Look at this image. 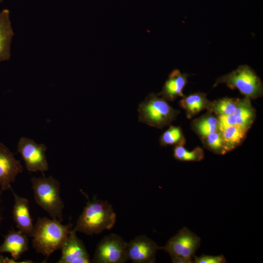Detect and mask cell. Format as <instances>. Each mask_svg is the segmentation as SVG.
Returning <instances> with one entry per match:
<instances>
[{
  "label": "cell",
  "mask_w": 263,
  "mask_h": 263,
  "mask_svg": "<svg viewBox=\"0 0 263 263\" xmlns=\"http://www.w3.org/2000/svg\"><path fill=\"white\" fill-rule=\"evenodd\" d=\"M28 249V236L20 230H11L4 237L0 245V254L9 253L15 261Z\"/></svg>",
  "instance_id": "5bb4252c"
},
{
  "label": "cell",
  "mask_w": 263,
  "mask_h": 263,
  "mask_svg": "<svg viewBox=\"0 0 263 263\" xmlns=\"http://www.w3.org/2000/svg\"><path fill=\"white\" fill-rule=\"evenodd\" d=\"M36 203L52 218L60 222L63 221L64 204L60 196V183L50 176L32 177L31 179Z\"/></svg>",
  "instance_id": "3957f363"
},
{
  "label": "cell",
  "mask_w": 263,
  "mask_h": 263,
  "mask_svg": "<svg viewBox=\"0 0 263 263\" xmlns=\"http://www.w3.org/2000/svg\"><path fill=\"white\" fill-rule=\"evenodd\" d=\"M175 159L183 161H200L204 159V153L200 147H196L191 151L186 150L184 145L175 146L173 149Z\"/></svg>",
  "instance_id": "603a6c76"
},
{
  "label": "cell",
  "mask_w": 263,
  "mask_h": 263,
  "mask_svg": "<svg viewBox=\"0 0 263 263\" xmlns=\"http://www.w3.org/2000/svg\"><path fill=\"white\" fill-rule=\"evenodd\" d=\"M200 243L199 237L184 227L161 246V250L169 255L172 263H191Z\"/></svg>",
  "instance_id": "8992f818"
},
{
  "label": "cell",
  "mask_w": 263,
  "mask_h": 263,
  "mask_svg": "<svg viewBox=\"0 0 263 263\" xmlns=\"http://www.w3.org/2000/svg\"><path fill=\"white\" fill-rule=\"evenodd\" d=\"M193 263H225L226 260L223 255H207L203 254L200 256H194Z\"/></svg>",
  "instance_id": "cb8c5ba5"
},
{
  "label": "cell",
  "mask_w": 263,
  "mask_h": 263,
  "mask_svg": "<svg viewBox=\"0 0 263 263\" xmlns=\"http://www.w3.org/2000/svg\"><path fill=\"white\" fill-rule=\"evenodd\" d=\"M116 215L107 201L94 199L86 203L73 230L88 235L98 234L113 227Z\"/></svg>",
  "instance_id": "6da1fadb"
},
{
  "label": "cell",
  "mask_w": 263,
  "mask_h": 263,
  "mask_svg": "<svg viewBox=\"0 0 263 263\" xmlns=\"http://www.w3.org/2000/svg\"><path fill=\"white\" fill-rule=\"evenodd\" d=\"M159 142L162 146L184 145L185 139L180 127L171 125L162 133Z\"/></svg>",
  "instance_id": "44dd1931"
},
{
  "label": "cell",
  "mask_w": 263,
  "mask_h": 263,
  "mask_svg": "<svg viewBox=\"0 0 263 263\" xmlns=\"http://www.w3.org/2000/svg\"><path fill=\"white\" fill-rule=\"evenodd\" d=\"M211 102L206 94L198 92L184 96L180 101L179 105L186 111L187 116L191 118L201 111L208 109Z\"/></svg>",
  "instance_id": "2e32d148"
},
{
  "label": "cell",
  "mask_w": 263,
  "mask_h": 263,
  "mask_svg": "<svg viewBox=\"0 0 263 263\" xmlns=\"http://www.w3.org/2000/svg\"><path fill=\"white\" fill-rule=\"evenodd\" d=\"M14 35L10 12L4 9L0 12V62L10 59V46Z\"/></svg>",
  "instance_id": "9a60e30c"
},
{
  "label": "cell",
  "mask_w": 263,
  "mask_h": 263,
  "mask_svg": "<svg viewBox=\"0 0 263 263\" xmlns=\"http://www.w3.org/2000/svg\"><path fill=\"white\" fill-rule=\"evenodd\" d=\"M127 242L118 235L111 233L98 244L92 260L95 263H124L127 257Z\"/></svg>",
  "instance_id": "52a82bcc"
},
{
  "label": "cell",
  "mask_w": 263,
  "mask_h": 263,
  "mask_svg": "<svg viewBox=\"0 0 263 263\" xmlns=\"http://www.w3.org/2000/svg\"><path fill=\"white\" fill-rule=\"evenodd\" d=\"M58 263H89L90 256L83 242L71 229L61 248Z\"/></svg>",
  "instance_id": "8fae6325"
},
{
  "label": "cell",
  "mask_w": 263,
  "mask_h": 263,
  "mask_svg": "<svg viewBox=\"0 0 263 263\" xmlns=\"http://www.w3.org/2000/svg\"><path fill=\"white\" fill-rule=\"evenodd\" d=\"M23 171L20 161L3 144L0 143V196L3 191L11 189V183Z\"/></svg>",
  "instance_id": "30bf717a"
},
{
  "label": "cell",
  "mask_w": 263,
  "mask_h": 263,
  "mask_svg": "<svg viewBox=\"0 0 263 263\" xmlns=\"http://www.w3.org/2000/svg\"><path fill=\"white\" fill-rule=\"evenodd\" d=\"M137 111L139 122L158 129L169 125L179 113L167 101L154 93L150 94L139 104Z\"/></svg>",
  "instance_id": "277c9868"
},
{
  "label": "cell",
  "mask_w": 263,
  "mask_h": 263,
  "mask_svg": "<svg viewBox=\"0 0 263 263\" xmlns=\"http://www.w3.org/2000/svg\"><path fill=\"white\" fill-rule=\"evenodd\" d=\"M161 246L145 235L138 236L127 242V260L134 263H154Z\"/></svg>",
  "instance_id": "9c48e42d"
},
{
  "label": "cell",
  "mask_w": 263,
  "mask_h": 263,
  "mask_svg": "<svg viewBox=\"0 0 263 263\" xmlns=\"http://www.w3.org/2000/svg\"><path fill=\"white\" fill-rule=\"evenodd\" d=\"M14 198L13 209V219L19 230L32 237L35 230V225L30 213V207L28 200L20 197L11 189Z\"/></svg>",
  "instance_id": "7c38bea8"
},
{
  "label": "cell",
  "mask_w": 263,
  "mask_h": 263,
  "mask_svg": "<svg viewBox=\"0 0 263 263\" xmlns=\"http://www.w3.org/2000/svg\"><path fill=\"white\" fill-rule=\"evenodd\" d=\"M222 139L228 151L239 146L246 137L248 130L234 125L219 130Z\"/></svg>",
  "instance_id": "ac0fdd59"
},
{
  "label": "cell",
  "mask_w": 263,
  "mask_h": 263,
  "mask_svg": "<svg viewBox=\"0 0 263 263\" xmlns=\"http://www.w3.org/2000/svg\"><path fill=\"white\" fill-rule=\"evenodd\" d=\"M46 150L44 144H38L25 137H21L17 145V151L21 154L26 169L31 172L43 173L48 170Z\"/></svg>",
  "instance_id": "ba28073f"
},
{
  "label": "cell",
  "mask_w": 263,
  "mask_h": 263,
  "mask_svg": "<svg viewBox=\"0 0 263 263\" xmlns=\"http://www.w3.org/2000/svg\"></svg>",
  "instance_id": "4316f807"
},
{
  "label": "cell",
  "mask_w": 263,
  "mask_h": 263,
  "mask_svg": "<svg viewBox=\"0 0 263 263\" xmlns=\"http://www.w3.org/2000/svg\"><path fill=\"white\" fill-rule=\"evenodd\" d=\"M47 217L38 218L32 237L33 247L38 253L48 258L56 250L60 249L72 226Z\"/></svg>",
  "instance_id": "7a4b0ae2"
},
{
  "label": "cell",
  "mask_w": 263,
  "mask_h": 263,
  "mask_svg": "<svg viewBox=\"0 0 263 263\" xmlns=\"http://www.w3.org/2000/svg\"><path fill=\"white\" fill-rule=\"evenodd\" d=\"M232 114L235 125L248 130L256 117V112L251 105L250 99L246 97L241 99L240 105Z\"/></svg>",
  "instance_id": "e0dca14e"
},
{
  "label": "cell",
  "mask_w": 263,
  "mask_h": 263,
  "mask_svg": "<svg viewBox=\"0 0 263 263\" xmlns=\"http://www.w3.org/2000/svg\"><path fill=\"white\" fill-rule=\"evenodd\" d=\"M201 139L205 146L215 153L223 155L228 152L219 130L202 137Z\"/></svg>",
  "instance_id": "7402d4cb"
},
{
  "label": "cell",
  "mask_w": 263,
  "mask_h": 263,
  "mask_svg": "<svg viewBox=\"0 0 263 263\" xmlns=\"http://www.w3.org/2000/svg\"><path fill=\"white\" fill-rule=\"evenodd\" d=\"M241 101L239 98H223L211 102L208 109L217 116L231 114L235 112Z\"/></svg>",
  "instance_id": "ffe728a7"
},
{
  "label": "cell",
  "mask_w": 263,
  "mask_h": 263,
  "mask_svg": "<svg viewBox=\"0 0 263 263\" xmlns=\"http://www.w3.org/2000/svg\"><path fill=\"white\" fill-rule=\"evenodd\" d=\"M220 84H225L231 89H238L242 94L250 99L263 96L262 80L253 69L247 65H240L231 72L219 77L213 87Z\"/></svg>",
  "instance_id": "5b68a950"
},
{
  "label": "cell",
  "mask_w": 263,
  "mask_h": 263,
  "mask_svg": "<svg viewBox=\"0 0 263 263\" xmlns=\"http://www.w3.org/2000/svg\"><path fill=\"white\" fill-rule=\"evenodd\" d=\"M188 75L174 69L169 75L162 90L157 94L166 101H173L178 97H184L183 90L188 83Z\"/></svg>",
  "instance_id": "4fadbf2b"
},
{
  "label": "cell",
  "mask_w": 263,
  "mask_h": 263,
  "mask_svg": "<svg viewBox=\"0 0 263 263\" xmlns=\"http://www.w3.org/2000/svg\"><path fill=\"white\" fill-rule=\"evenodd\" d=\"M2 2V0H0V3Z\"/></svg>",
  "instance_id": "484cf974"
},
{
  "label": "cell",
  "mask_w": 263,
  "mask_h": 263,
  "mask_svg": "<svg viewBox=\"0 0 263 263\" xmlns=\"http://www.w3.org/2000/svg\"><path fill=\"white\" fill-rule=\"evenodd\" d=\"M194 131L201 137L219 130L217 117L206 114L196 119L192 123Z\"/></svg>",
  "instance_id": "d6986e66"
},
{
  "label": "cell",
  "mask_w": 263,
  "mask_h": 263,
  "mask_svg": "<svg viewBox=\"0 0 263 263\" xmlns=\"http://www.w3.org/2000/svg\"><path fill=\"white\" fill-rule=\"evenodd\" d=\"M14 259H9L7 257H4L3 256L0 255V263H16Z\"/></svg>",
  "instance_id": "d4e9b609"
}]
</instances>
